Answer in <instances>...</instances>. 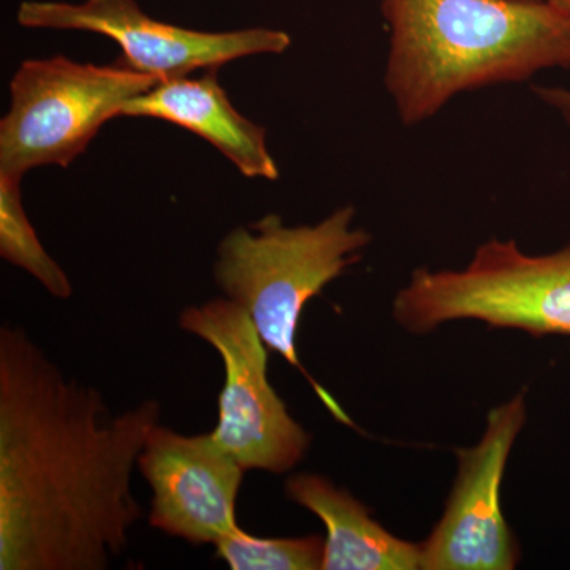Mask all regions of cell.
Segmentation results:
<instances>
[{
  "label": "cell",
  "mask_w": 570,
  "mask_h": 570,
  "mask_svg": "<svg viewBox=\"0 0 570 570\" xmlns=\"http://www.w3.org/2000/svg\"><path fill=\"white\" fill-rule=\"evenodd\" d=\"M121 116L175 124L213 145L247 178H279L275 157L266 146V130L236 110L217 81V69L200 78L157 82L124 105Z\"/></svg>",
  "instance_id": "30bf717a"
},
{
  "label": "cell",
  "mask_w": 570,
  "mask_h": 570,
  "mask_svg": "<svg viewBox=\"0 0 570 570\" xmlns=\"http://www.w3.org/2000/svg\"><path fill=\"white\" fill-rule=\"evenodd\" d=\"M22 28L100 33L121 47V62L159 81L189 77L195 70L258 55H283L292 39L279 29L194 31L154 20L137 0H85L80 3L26 0L18 9Z\"/></svg>",
  "instance_id": "52a82bcc"
},
{
  "label": "cell",
  "mask_w": 570,
  "mask_h": 570,
  "mask_svg": "<svg viewBox=\"0 0 570 570\" xmlns=\"http://www.w3.org/2000/svg\"><path fill=\"white\" fill-rule=\"evenodd\" d=\"M160 82L126 66H94L66 56L29 59L10 81V110L0 121V171L67 168L124 105Z\"/></svg>",
  "instance_id": "5b68a950"
},
{
  "label": "cell",
  "mask_w": 570,
  "mask_h": 570,
  "mask_svg": "<svg viewBox=\"0 0 570 570\" xmlns=\"http://www.w3.org/2000/svg\"><path fill=\"white\" fill-rule=\"evenodd\" d=\"M22 176L0 171V257L39 281L58 299H69L73 285L62 266L41 245L21 194Z\"/></svg>",
  "instance_id": "7c38bea8"
},
{
  "label": "cell",
  "mask_w": 570,
  "mask_h": 570,
  "mask_svg": "<svg viewBox=\"0 0 570 570\" xmlns=\"http://www.w3.org/2000/svg\"><path fill=\"white\" fill-rule=\"evenodd\" d=\"M179 326L219 354L224 387L217 401V444L246 471L283 475L298 466L313 436L268 381V347L253 318L228 298L186 307Z\"/></svg>",
  "instance_id": "8992f818"
},
{
  "label": "cell",
  "mask_w": 570,
  "mask_h": 570,
  "mask_svg": "<svg viewBox=\"0 0 570 570\" xmlns=\"http://www.w3.org/2000/svg\"><path fill=\"white\" fill-rule=\"evenodd\" d=\"M392 314L415 336L475 321L535 337H570V243L557 253L532 255L515 239L491 238L464 268L412 272Z\"/></svg>",
  "instance_id": "277c9868"
},
{
  "label": "cell",
  "mask_w": 570,
  "mask_h": 570,
  "mask_svg": "<svg viewBox=\"0 0 570 570\" xmlns=\"http://www.w3.org/2000/svg\"><path fill=\"white\" fill-rule=\"evenodd\" d=\"M145 400L111 415L22 326H0V570H105L142 510L132 474L159 425Z\"/></svg>",
  "instance_id": "6da1fadb"
},
{
  "label": "cell",
  "mask_w": 570,
  "mask_h": 570,
  "mask_svg": "<svg viewBox=\"0 0 570 570\" xmlns=\"http://www.w3.org/2000/svg\"><path fill=\"white\" fill-rule=\"evenodd\" d=\"M546 2L570 21V0H546Z\"/></svg>",
  "instance_id": "9a60e30c"
},
{
  "label": "cell",
  "mask_w": 570,
  "mask_h": 570,
  "mask_svg": "<svg viewBox=\"0 0 570 570\" xmlns=\"http://www.w3.org/2000/svg\"><path fill=\"white\" fill-rule=\"evenodd\" d=\"M355 206L346 205L316 225L288 227L277 214H268L228 232L214 264L225 298L249 314L268 351L298 367L343 423L351 420L299 362L296 332L307 303L360 262L373 242L370 232L355 227Z\"/></svg>",
  "instance_id": "3957f363"
},
{
  "label": "cell",
  "mask_w": 570,
  "mask_h": 570,
  "mask_svg": "<svg viewBox=\"0 0 570 570\" xmlns=\"http://www.w3.org/2000/svg\"><path fill=\"white\" fill-rule=\"evenodd\" d=\"M528 422L521 390L491 409L478 444L456 449L455 482L441 520L420 542L422 570H512L521 549L502 509V482L510 453Z\"/></svg>",
  "instance_id": "ba28073f"
},
{
  "label": "cell",
  "mask_w": 570,
  "mask_h": 570,
  "mask_svg": "<svg viewBox=\"0 0 570 570\" xmlns=\"http://www.w3.org/2000/svg\"><path fill=\"white\" fill-rule=\"evenodd\" d=\"M138 469L153 491L149 524L193 546H216L239 527L236 501L246 469L212 433L181 434L156 425Z\"/></svg>",
  "instance_id": "9c48e42d"
},
{
  "label": "cell",
  "mask_w": 570,
  "mask_h": 570,
  "mask_svg": "<svg viewBox=\"0 0 570 570\" xmlns=\"http://www.w3.org/2000/svg\"><path fill=\"white\" fill-rule=\"evenodd\" d=\"M214 547L232 570H322L325 538H257L238 527Z\"/></svg>",
  "instance_id": "4fadbf2b"
},
{
  "label": "cell",
  "mask_w": 570,
  "mask_h": 570,
  "mask_svg": "<svg viewBox=\"0 0 570 570\" xmlns=\"http://www.w3.org/2000/svg\"><path fill=\"white\" fill-rule=\"evenodd\" d=\"M384 82L404 126L460 94L570 69V21L546 0H382Z\"/></svg>",
  "instance_id": "7a4b0ae2"
},
{
  "label": "cell",
  "mask_w": 570,
  "mask_h": 570,
  "mask_svg": "<svg viewBox=\"0 0 570 570\" xmlns=\"http://www.w3.org/2000/svg\"><path fill=\"white\" fill-rule=\"evenodd\" d=\"M285 497L325 527L322 570H419L420 543L396 538L370 509L325 475L299 472L285 480Z\"/></svg>",
  "instance_id": "8fae6325"
},
{
  "label": "cell",
  "mask_w": 570,
  "mask_h": 570,
  "mask_svg": "<svg viewBox=\"0 0 570 570\" xmlns=\"http://www.w3.org/2000/svg\"><path fill=\"white\" fill-rule=\"evenodd\" d=\"M532 92L547 107L557 111L561 116L562 121L570 127V89L534 85L532 86Z\"/></svg>",
  "instance_id": "5bb4252c"
}]
</instances>
